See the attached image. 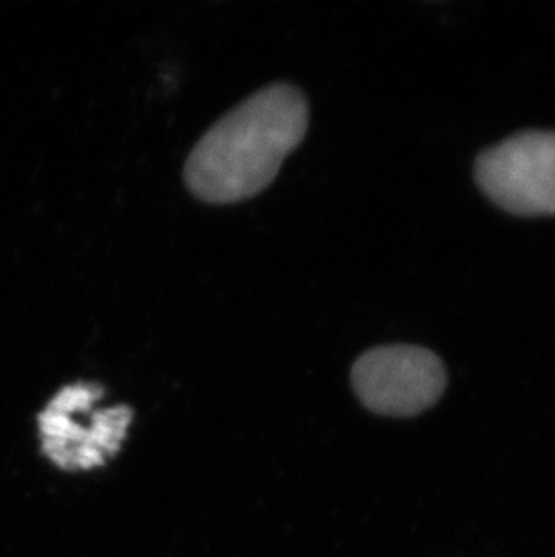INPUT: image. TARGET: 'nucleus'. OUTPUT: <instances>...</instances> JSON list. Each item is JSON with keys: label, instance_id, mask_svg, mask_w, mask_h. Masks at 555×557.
Returning a JSON list of instances; mask_svg holds the SVG:
<instances>
[{"label": "nucleus", "instance_id": "nucleus-1", "mask_svg": "<svg viewBox=\"0 0 555 557\" xmlns=\"http://www.w3.org/2000/svg\"><path fill=\"white\" fill-rule=\"evenodd\" d=\"M307 126L305 96L293 85H269L200 137L186 161V185L206 202L249 199L276 177Z\"/></svg>", "mask_w": 555, "mask_h": 557}, {"label": "nucleus", "instance_id": "nucleus-2", "mask_svg": "<svg viewBox=\"0 0 555 557\" xmlns=\"http://www.w3.org/2000/svg\"><path fill=\"white\" fill-rule=\"evenodd\" d=\"M103 395L101 384H69L40 411L42 453L62 471L101 468L121 451L134 411L125 405L95 410Z\"/></svg>", "mask_w": 555, "mask_h": 557}, {"label": "nucleus", "instance_id": "nucleus-3", "mask_svg": "<svg viewBox=\"0 0 555 557\" xmlns=\"http://www.w3.org/2000/svg\"><path fill=\"white\" fill-rule=\"evenodd\" d=\"M447 375L435 354L409 345H388L362 354L351 369V386L368 410L414 417L444 394Z\"/></svg>", "mask_w": 555, "mask_h": 557}, {"label": "nucleus", "instance_id": "nucleus-4", "mask_svg": "<svg viewBox=\"0 0 555 557\" xmlns=\"http://www.w3.org/2000/svg\"><path fill=\"white\" fill-rule=\"evenodd\" d=\"M477 181L516 215H555V134L525 132L482 153Z\"/></svg>", "mask_w": 555, "mask_h": 557}]
</instances>
